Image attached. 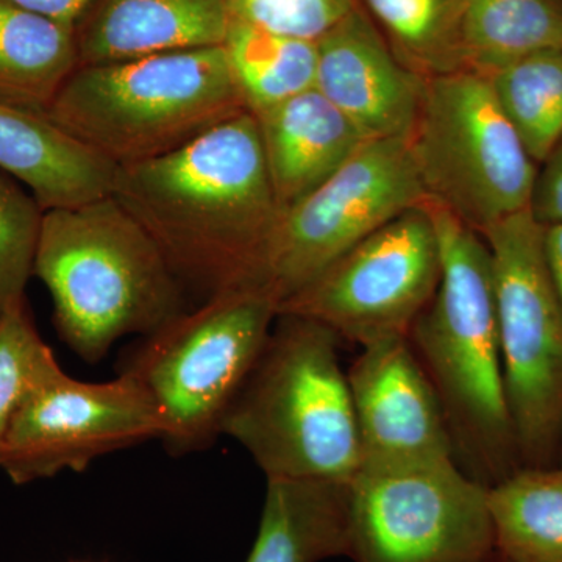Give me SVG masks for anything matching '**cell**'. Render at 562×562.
I'll use <instances>...</instances> for the list:
<instances>
[{
    "label": "cell",
    "mask_w": 562,
    "mask_h": 562,
    "mask_svg": "<svg viewBox=\"0 0 562 562\" xmlns=\"http://www.w3.org/2000/svg\"><path fill=\"white\" fill-rule=\"evenodd\" d=\"M111 194L181 284L206 297L257 288L280 209L250 111L172 154L117 168Z\"/></svg>",
    "instance_id": "cell-1"
},
{
    "label": "cell",
    "mask_w": 562,
    "mask_h": 562,
    "mask_svg": "<svg viewBox=\"0 0 562 562\" xmlns=\"http://www.w3.org/2000/svg\"><path fill=\"white\" fill-rule=\"evenodd\" d=\"M427 209L441 280L408 339L438 392L458 464L490 487L522 468L503 382L491 251L449 211Z\"/></svg>",
    "instance_id": "cell-2"
},
{
    "label": "cell",
    "mask_w": 562,
    "mask_h": 562,
    "mask_svg": "<svg viewBox=\"0 0 562 562\" xmlns=\"http://www.w3.org/2000/svg\"><path fill=\"white\" fill-rule=\"evenodd\" d=\"M33 276L49 291L58 335L90 364L184 312L180 280L113 194L44 213Z\"/></svg>",
    "instance_id": "cell-3"
},
{
    "label": "cell",
    "mask_w": 562,
    "mask_h": 562,
    "mask_svg": "<svg viewBox=\"0 0 562 562\" xmlns=\"http://www.w3.org/2000/svg\"><path fill=\"white\" fill-rule=\"evenodd\" d=\"M341 339L324 325L277 314L260 358L221 424L266 480L349 484L360 439Z\"/></svg>",
    "instance_id": "cell-4"
},
{
    "label": "cell",
    "mask_w": 562,
    "mask_h": 562,
    "mask_svg": "<svg viewBox=\"0 0 562 562\" xmlns=\"http://www.w3.org/2000/svg\"><path fill=\"white\" fill-rule=\"evenodd\" d=\"M247 110L224 46L77 66L44 111L116 168L155 160Z\"/></svg>",
    "instance_id": "cell-5"
},
{
    "label": "cell",
    "mask_w": 562,
    "mask_h": 562,
    "mask_svg": "<svg viewBox=\"0 0 562 562\" xmlns=\"http://www.w3.org/2000/svg\"><path fill=\"white\" fill-rule=\"evenodd\" d=\"M279 306L268 292L236 288L181 312L121 362L149 395L161 420L160 441L173 454L206 449L260 358Z\"/></svg>",
    "instance_id": "cell-6"
},
{
    "label": "cell",
    "mask_w": 562,
    "mask_h": 562,
    "mask_svg": "<svg viewBox=\"0 0 562 562\" xmlns=\"http://www.w3.org/2000/svg\"><path fill=\"white\" fill-rule=\"evenodd\" d=\"M406 144L427 201L473 232L483 235L530 210L538 165L484 74L460 69L425 79Z\"/></svg>",
    "instance_id": "cell-7"
},
{
    "label": "cell",
    "mask_w": 562,
    "mask_h": 562,
    "mask_svg": "<svg viewBox=\"0 0 562 562\" xmlns=\"http://www.w3.org/2000/svg\"><path fill=\"white\" fill-rule=\"evenodd\" d=\"M531 210L483 233L494 271L503 382L522 468L558 464L562 431V306Z\"/></svg>",
    "instance_id": "cell-8"
},
{
    "label": "cell",
    "mask_w": 562,
    "mask_h": 562,
    "mask_svg": "<svg viewBox=\"0 0 562 562\" xmlns=\"http://www.w3.org/2000/svg\"><path fill=\"white\" fill-rule=\"evenodd\" d=\"M490 487L454 460L360 469L349 484L353 562H487Z\"/></svg>",
    "instance_id": "cell-9"
},
{
    "label": "cell",
    "mask_w": 562,
    "mask_h": 562,
    "mask_svg": "<svg viewBox=\"0 0 562 562\" xmlns=\"http://www.w3.org/2000/svg\"><path fill=\"white\" fill-rule=\"evenodd\" d=\"M441 249L427 203L371 233L279 305L342 342L408 338L441 280Z\"/></svg>",
    "instance_id": "cell-10"
},
{
    "label": "cell",
    "mask_w": 562,
    "mask_h": 562,
    "mask_svg": "<svg viewBox=\"0 0 562 562\" xmlns=\"http://www.w3.org/2000/svg\"><path fill=\"white\" fill-rule=\"evenodd\" d=\"M427 202L406 139L368 140L330 179L281 211L258 290L279 306L371 233Z\"/></svg>",
    "instance_id": "cell-11"
},
{
    "label": "cell",
    "mask_w": 562,
    "mask_h": 562,
    "mask_svg": "<svg viewBox=\"0 0 562 562\" xmlns=\"http://www.w3.org/2000/svg\"><path fill=\"white\" fill-rule=\"evenodd\" d=\"M160 438L157 408L131 376L88 383L58 369L14 417L0 469L14 484H27L83 472L98 458Z\"/></svg>",
    "instance_id": "cell-12"
},
{
    "label": "cell",
    "mask_w": 562,
    "mask_h": 562,
    "mask_svg": "<svg viewBox=\"0 0 562 562\" xmlns=\"http://www.w3.org/2000/svg\"><path fill=\"white\" fill-rule=\"evenodd\" d=\"M361 468L454 460L446 413L408 338L362 347L347 369Z\"/></svg>",
    "instance_id": "cell-13"
},
{
    "label": "cell",
    "mask_w": 562,
    "mask_h": 562,
    "mask_svg": "<svg viewBox=\"0 0 562 562\" xmlns=\"http://www.w3.org/2000/svg\"><path fill=\"white\" fill-rule=\"evenodd\" d=\"M316 88L366 139L405 138L424 77L395 57L360 5L317 41Z\"/></svg>",
    "instance_id": "cell-14"
},
{
    "label": "cell",
    "mask_w": 562,
    "mask_h": 562,
    "mask_svg": "<svg viewBox=\"0 0 562 562\" xmlns=\"http://www.w3.org/2000/svg\"><path fill=\"white\" fill-rule=\"evenodd\" d=\"M227 0H92L74 25L79 66L222 46Z\"/></svg>",
    "instance_id": "cell-15"
},
{
    "label": "cell",
    "mask_w": 562,
    "mask_h": 562,
    "mask_svg": "<svg viewBox=\"0 0 562 562\" xmlns=\"http://www.w3.org/2000/svg\"><path fill=\"white\" fill-rule=\"evenodd\" d=\"M255 117L280 213L330 179L369 140L316 88Z\"/></svg>",
    "instance_id": "cell-16"
},
{
    "label": "cell",
    "mask_w": 562,
    "mask_h": 562,
    "mask_svg": "<svg viewBox=\"0 0 562 562\" xmlns=\"http://www.w3.org/2000/svg\"><path fill=\"white\" fill-rule=\"evenodd\" d=\"M0 171L20 181L47 211L110 195L117 168L41 111L0 99Z\"/></svg>",
    "instance_id": "cell-17"
},
{
    "label": "cell",
    "mask_w": 562,
    "mask_h": 562,
    "mask_svg": "<svg viewBox=\"0 0 562 562\" xmlns=\"http://www.w3.org/2000/svg\"><path fill=\"white\" fill-rule=\"evenodd\" d=\"M349 484L268 480L260 525L244 562L347 558Z\"/></svg>",
    "instance_id": "cell-18"
},
{
    "label": "cell",
    "mask_w": 562,
    "mask_h": 562,
    "mask_svg": "<svg viewBox=\"0 0 562 562\" xmlns=\"http://www.w3.org/2000/svg\"><path fill=\"white\" fill-rule=\"evenodd\" d=\"M77 66L74 25L0 0V99L44 113Z\"/></svg>",
    "instance_id": "cell-19"
},
{
    "label": "cell",
    "mask_w": 562,
    "mask_h": 562,
    "mask_svg": "<svg viewBox=\"0 0 562 562\" xmlns=\"http://www.w3.org/2000/svg\"><path fill=\"white\" fill-rule=\"evenodd\" d=\"M501 562H562V462L520 468L487 492Z\"/></svg>",
    "instance_id": "cell-20"
},
{
    "label": "cell",
    "mask_w": 562,
    "mask_h": 562,
    "mask_svg": "<svg viewBox=\"0 0 562 562\" xmlns=\"http://www.w3.org/2000/svg\"><path fill=\"white\" fill-rule=\"evenodd\" d=\"M395 57L417 76L465 69L468 0H357Z\"/></svg>",
    "instance_id": "cell-21"
},
{
    "label": "cell",
    "mask_w": 562,
    "mask_h": 562,
    "mask_svg": "<svg viewBox=\"0 0 562 562\" xmlns=\"http://www.w3.org/2000/svg\"><path fill=\"white\" fill-rule=\"evenodd\" d=\"M233 80L250 113L288 101L316 85L317 44L231 20L222 44Z\"/></svg>",
    "instance_id": "cell-22"
},
{
    "label": "cell",
    "mask_w": 562,
    "mask_h": 562,
    "mask_svg": "<svg viewBox=\"0 0 562 562\" xmlns=\"http://www.w3.org/2000/svg\"><path fill=\"white\" fill-rule=\"evenodd\" d=\"M541 50H562V0H468L465 69L490 76Z\"/></svg>",
    "instance_id": "cell-23"
},
{
    "label": "cell",
    "mask_w": 562,
    "mask_h": 562,
    "mask_svg": "<svg viewBox=\"0 0 562 562\" xmlns=\"http://www.w3.org/2000/svg\"><path fill=\"white\" fill-rule=\"evenodd\" d=\"M487 77L498 105L539 168L562 139V50L525 55Z\"/></svg>",
    "instance_id": "cell-24"
},
{
    "label": "cell",
    "mask_w": 562,
    "mask_h": 562,
    "mask_svg": "<svg viewBox=\"0 0 562 562\" xmlns=\"http://www.w3.org/2000/svg\"><path fill=\"white\" fill-rule=\"evenodd\" d=\"M58 369L61 366L41 338L27 302L14 303L0 314V452L29 395Z\"/></svg>",
    "instance_id": "cell-25"
},
{
    "label": "cell",
    "mask_w": 562,
    "mask_h": 562,
    "mask_svg": "<svg viewBox=\"0 0 562 562\" xmlns=\"http://www.w3.org/2000/svg\"><path fill=\"white\" fill-rule=\"evenodd\" d=\"M44 213L27 188L0 171V314L25 301Z\"/></svg>",
    "instance_id": "cell-26"
},
{
    "label": "cell",
    "mask_w": 562,
    "mask_h": 562,
    "mask_svg": "<svg viewBox=\"0 0 562 562\" xmlns=\"http://www.w3.org/2000/svg\"><path fill=\"white\" fill-rule=\"evenodd\" d=\"M357 5V0H227L231 20L313 43L327 35Z\"/></svg>",
    "instance_id": "cell-27"
},
{
    "label": "cell",
    "mask_w": 562,
    "mask_h": 562,
    "mask_svg": "<svg viewBox=\"0 0 562 562\" xmlns=\"http://www.w3.org/2000/svg\"><path fill=\"white\" fill-rule=\"evenodd\" d=\"M530 210L539 224L562 222V139L539 165Z\"/></svg>",
    "instance_id": "cell-28"
},
{
    "label": "cell",
    "mask_w": 562,
    "mask_h": 562,
    "mask_svg": "<svg viewBox=\"0 0 562 562\" xmlns=\"http://www.w3.org/2000/svg\"><path fill=\"white\" fill-rule=\"evenodd\" d=\"M13 2L52 20L76 25L92 0H13Z\"/></svg>",
    "instance_id": "cell-29"
},
{
    "label": "cell",
    "mask_w": 562,
    "mask_h": 562,
    "mask_svg": "<svg viewBox=\"0 0 562 562\" xmlns=\"http://www.w3.org/2000/svg\"><path fill=\"white\" fill-rule=\"evenodd\" d=\"M542 246L547 271L562 306V222L543 225Z\"/></svg>",
    "instance_id": "cell-30"
},
{
    "label": "cell",
    "mask_w": 562,
    "mask_h": 562,
    "mask_svg": "<svg viewBox=\"0 0 562 562\" xmlns=\"http://www.w3.org/2000/svg\"><path fill=\"white\" fill-rule=\"evenodd\" d=\"M558 462H562V431H561V439H560V457H558Z\"/></svg>",
    "instance_id": "cell-31"
},
{
    "label": "cell",
    "mask_w": 562,
    "mask_h": 562,
    "mask_svg": "<svg viewBox=\"0 0 562 562\" xmlns=\"http://www.w3.org/2000/svg\"><path fill=\"white\" fill-rule=\"evenodd\" d=\"M83 562H88V561H83Z\"/></svg>",
    "instance_id": "cell-32"
}]
</instances>
